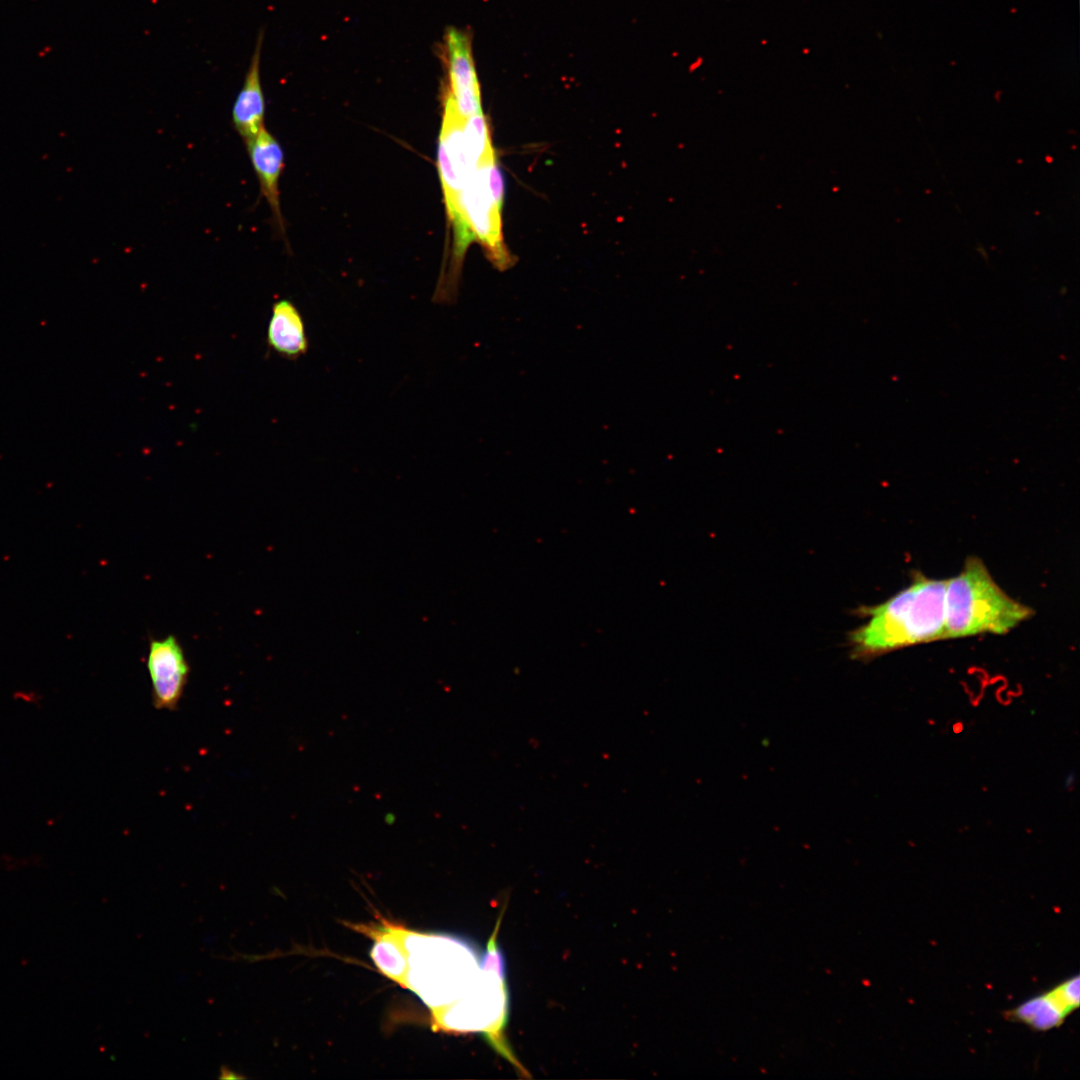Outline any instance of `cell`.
<instances>
[{
	"label": "cell",
	"instance_id": "1",
	"mask_svg": "<svg viewBox=\"0 0 1080 1080\" xmlns=\"http://www.w3.org/2000/svg\"><path fill=\"white\" fill-rule=\"evenodd\" d=\"M946 579L922 573L881 604L855 613L867 621L848 634L850 655L866 661L909 646L945 640Z\"/></svg>",
	"mask_w": 1080,
	"mask_h": 1080
},
{
	"label": "cell",
	"instance_id": "2",
	"mask_svg": "<svg viewBox=\"0 0 1080 1080\" xmlns=\"http://www.w3.org/2000/svg\"><path fill=\"white\" fill-rule=\"evenodd\" d=\"M402 940L408 964L402 987L432 1012L460 999L482 973L475 950L463 939L403 927Z\"/></svg>",
	"mask_w": 1080,
	"mask_h": 1080
},
{
	"label": "cell",
	"instance_id": "3",
	"mask_svg": "<svg viewBox=\"0 0 1080 1080\" xmlns=\"http://www.w3.org/2000/svg\"><path fill=\"white\" fill-rule=\"evenodd\" d=\"M1033 613L1009 596L976 556L968 557L962 570L946 579L945 640L1006 634Z\"/></svg>",
	"mask_w": 1080,
	"mask_h": 1080
},
{
	"label": "cell",
	"instance_id": "4",
	"mask_svg": "<svg viewBox=\"0 0 1080 1080\" xmlns=\"http://www.w3.org/2000/svg\"><path fill=\"white\" fill-rule=\"evenodd\" d=\"M504 188L496 157L484 161L472 173L462 195L464 219L473 235L486 251L487 257L499 270L512 264L502 234Z\"/></svg>",
	"mask_w": 1080,
	"mask_h": 1080
},
{
	"label": "cell",
	"instance_id": "5",
	"mask_svg": "<svg viewBox=\"0 0 1080 1080\" xmlns=\"http://www.w3.org/2000/svg\"><path fill=\"white\" fill-rule=\"evenodd\" d=\"M505 974L483 970L473 986L457 1001L432 1012L436 1030L446 1032H484L496 1048V1034L506 1017Z\"/></svg>",
	"mask_w": 1080,
	"mask_h": 1080
},
{
	"label": "cell",
	"instance_id": "6",
	"mask_svg": "<svg viewBox=\"0 0 1080 1080\" xmlns=\"http://www.w3.org/2000/svg\"><path fill=\"white\" fill-rule=\"evenodd\" d=\"M146 667L152 684V703L159 710H175L183 696L190 667L178 638H151Z\"/></svg>",
	"mask_w": 1080,
	"mask_h": 1080
},
{
	"label": "cell",
	"instance_id": "7",
	"mask_svg": "<svg viewBox=\"0 0 1080 1080\" xmlns=\"http://www.w3.org/2000/svg\"><path fill=\"white\" fill-rule=\"evenodd\" d=\"M448 64L446 96L464 120L482 112L480 87L471 53L470 40L459 30H450L445 39Z\"/></svg>",
	"mask_w": 1080,
	"mask_h": 1080
},
{
	"label": "cell",
	"instance_id": "8",
	"mask_svg": "<svg viewBox=\"0 0 1080 1080\" xmlns=\"http://www.w3.org/2000/svg\"><path fill=\"white\" fill-rule=\"evenodd\" d=\"M1079 1003V985L1068 978L1049 991L1011 1009L1007 1012V1016L1035 1031L1044 1032L1062 1025L1065 1019L1079 1007Z\"/></svg>",
	"mask_w": 1080,
	"mask_h": 1080
},
{
	"label": "cell",
	"instance_id": "9",
	"mask_svg": "<svg viewBox=\"0 0 1080 1080\" xmlns=\"http://www.w3.org/2000/svg\"><path fill=\"white\" fill-rule=\"evenodd\" d=\"M263 41L264 33L260 31L243 84L232 106V125L244 144L251 141L265 127L266 105L260 75Z\"/></svg>",
	"mask_w": 1080,
	"mask_h": 1080
},
{
	"label": "cell",
	"instance_id": "10",
	"mask_svg": "<svg viewBox=\"0 0 1080 1080\" xmlns=\"http://www.w3.org/2000/svg\"><path fill=\"white\" fill-rule=\"evenodd\" d=\"M245 145L260 192L269 204L274 222L283 231L279 191V180L284 167L283 149L265 127Z\"/></svg>",
	"mask_w": 1080,
	"mask_h": 1080
},
{
	"label": "cell",
	"instance_id": "11",
	"mask_svg": "<svg viewBox=\"0 0 1080 1080\" xmlns=\"http://www.w3.org/2000/svg\"><path fill=\"white\" fill-rule=\"evenodd\" d=\"M351 927L373 939L372 961L382 974L402 986L408 968L402 940L403 926L381 920L380 924H351Z\"/></svg>",
	"mask_w": 1080,
	"mask_h": 1080
},
{
	"label": "cell",
	"instance_id": "12",
	"mask_svg": "<svg viewBox=\"0 0 1080 1080\" xmlns=\"http://www.w3.org/2000/svg\"><path fill=\"white\" fill-rule=\"evenodd\" d=\"M269 347L284 358L295 360L308 350L303 318L289 300H279L272 307L267 328Z\"/></svg>",
	"mask_w": 1080,
	"mask_h": 1080
},
{
	"label": "cell",
	"instance_id": "13",
	"mask_svg": "<svg viewBox=\"0 0 1080 1080\" xmlns=\"http://www.w3.org/2000/svg\"><path fill=\"white\" fill-rule=\"evenodd\" d=\"M463 137L467 155L475 168L484 161L496 157L488 123L482 112L464 119Z\"/></svg>",
	"mask_w": 1080,
	"mask_h": 1080
},
{
	"label": "cell",
	"instance_id": "14",
	"mask_svg": "<svg viewBox=\"0 0 1080 1080\" xmlns=\"http://www.w3.org/2000/svg\"><path fill=\"white\" fill-rule=\"evenodd\" d=\"M395 821H396V816H395V814H394V813H392V812H388V813H386V814L384 815V822H385V823H386L387 825H393V824L395 823Z\"/></svg>",
	"mask_w": 1080,
	"mask_h": 1080
}]
</instances>
